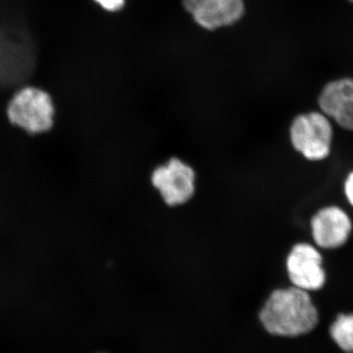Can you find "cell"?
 Here are the masks:
<instances>
[{
    "label": "cell",
    "instance_id": "obj_8",
    "mask_svg": "<svg viewBox=\"0 0 353 353\" xmlns=\"http://www.w3.org/2000/svg\"><path fill=\"white\" fill-rule=\"evenodd\" d=\"M320 110L343 130L353 132V79L332 81L318 97Z\"/></svg>",
    "mask_w": 353,
    "mask_h": 353
},
{
    "label": "cell",
    "instance_id": "obj_10",
    "mask_svg": "<svg viewBox=\"0 0 353 353\" xmlns=\"http://www.w3.org/2000/svg\"><path fill=\"white\" fill-rule=\"evenodd\" d=\"M94 1L104 10L112 13L122 10L126 3L125 0H94Z\"/></svg>",
    "mask_w": 353,
    "mask_h": 353
},
{
    "label": "cell",
    "instance_id": "obj_1",
    "mask_svg": "<svg viewBox=\"0 0 353 353\" xmlns=\"http://www.w3.org/2000/svg\"><path fill=\"white\" fill-rule=\"evenodd\" d=\"M259 319L269 334L297 336L312 331L319 316L308 292L292 285L272 292L260 310Z\"/></svg>",
    "mask_w": 353,
    "mask_h": 353
},
{
    "label": "cell",
    "instance_id": "obj_3",
    "mask_svg": "<svg viewBox=\"0 0 353 353\" xmlns=\"http://www.w3.org/2000/svg\"><path fill=\"white\" fill-rule=\"evenodd\" d=\"M8 118L31 134L48 131L53 125L54 106L50 95L41 88H21L9 102Z\"/></svg>",
    "mask_w": 353,
    "mask_h": 353
},
{
    "label": "cell",
    "instance_id": "obj_2",
    "mask_svg": "<svg viewBox=\"0 0 353 353\" xmlns=\"http://www.w3.org/2000/svg\"><path fill=\"white\" fill-rule=\"evenodd\" d=\"M334 129L324 113L299 114L290 127L292 148L309 161H322L331 154Z\"/></svg>",
    "mask_w": 353,
    "mask_h": 353
},
{
    "label": "cell",
    "instance_id": "obj_11",
    "mask_svg": "<svg viewBox=\"0 0 353 353\" xmlns=\"http://www.w3.org/2000/svg\"><path fill=\"white\" fill-rule=\"evenodd\" d=\"M343 190H345V194L348 203L353 208V171L350 172V174L345 178Z\"/></svg>",
    "mask_w": 353,
    "mask_h": 353
},
{
    "label": "cell",
    "instance_id": "obj_4",
    "mask_svg": "<svg viewBox=\"0 0 353 353\" xmlns=\"http://www.w3.org/2000/svg\"><path fill=\"white\" fill-rule=\"evenodd\" d=\"M150 181L165 204L171 208L187 203L196 192V172L180 158L172 157L153 170Z\"/></svg>",
    "mask_w": 353,
    "mask_h": 353
},
{
    "label": "cell",
    "instance_id": "obj_6",
    "mask_svg": "<svg viewBox=\"0 0 353 353\" xmlns=\"http://www.w3.org/2000/svg\"><path fill=\"white\" fill-rule=\"evenodd\" d=\"M311 234L315 245L322 250H336L347 243L352 232V222L343 209L325 206L310 221Z\"/></svg>",
    "mask_w": 353,
    "mask_h": 353
},
{
    "label": "cell",
    "instance_id": "obj_12",
    "mask_svg": "<svg viewBox=\"0 0 353 353\" xmlns=\"http://www.w3.org/2000/svg\"><path fill=\"white\" fill-rule=\"evenodd\" d=\"M350 1H352V2H353V0H350Z\"/></svg>",
    "mask_w": 353,
    "mask_h": 353
},
{
    "label": "cell",
    "instance_id": "obj_7",
    "mask_svg": "<svg viewBox=\"0 0 353 353\" xmlns=\"http://www.w3.org/2000/svg\"><path fill=\"white\" fill-rule=\"evenodd\" d=\"M183 8L202 29L234 25L245 15V0H182Z\"/></svg>",
    "mask_w": 353,
    "mask_h": 353
},
{
    "label": "cell",
    "instance_id": "obj_9",
    "mask_svg": "<svg viewBox=\"0 0 353 353\" xmlns=\"http://www.w3.org/2000/svg\"><path fill=\"white\" fill-rule=\"evenodd\" d=\"M334 343L348 353H353V314H341L330 329Z\"/></svg>",
    "mask_w": 353,
    "mask_h": 353
},
{
    "label": "cell",
    "instance_id": "obj_5",
    "mask_svg": "<svg viewBox=\"0 0 353 353\" xmlns=\"http://www.w3.org/2000/svg\"><path fill=\"white\" fill-rule=\"evenodd\" d=\"M285 268L292 285L312 292L319 290L326 283L323 256L317 246L299 243L292 246L285 260Z\"/></svg>",
    "mask_w": 353,
    "mask_h": 353
}]
</instances>
